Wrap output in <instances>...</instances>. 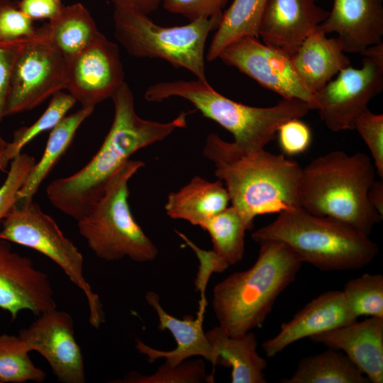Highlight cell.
I'll use <instances>...</instances> for the list:
<instances>
[{"label":"cell","mask_w":383,"mask_h":383,"mask_svg":"<svg viewBox=\"0 0 383 383\" xmlns=\"http://www.w3.org/2000/svg\"><path fill=\"white\" fill-rule=\"evenodd\" d=\"M114 116L101 147L82 169L52 181L46 189L51 204L74 219L85 216L101 197L114 174L139 150L187 126L191 111H181L169 122L140 117L131 89L125 82L112 96Z\"/></svg>","instance_id":"obj_1"},{"label":"cell","mask_w":383,"mask_h":383,"mask_svg":"<svg viewBox=\"0 0 383 383\" xmlns=\"http://www.w3.org/2000/svg\"><path fill=\"white\" fill-rule=\"evenodd\" d=\"M203 154L228 190L230 201L248 230L255 217L300 206L299 186L302 167L283 155L265 150L245 152L233 142L209 133Z\"/></svg>","instance_id":"obj_2"},{"label":"cell","mask_w":383,"mask_h":383,"mask_svg":"<svg viewBox=\"0 0 383 383\" xmlns=\"http://www.w3.org/2000/svg\"><path fill=\"white\" fill-rule=\"evenodd\" d=\"M258 244L255 263L246 270L230 274L213 289V313L218 326L229 336L260 328L303 264L280 242L264 240Z\"/></svg>","instance_id":"obj_3"},{"label":"cell","mask_w":383,"mask_h":383,"mask_svg":"<svg viewBox=\"0 0 383 383\" xmlns=\"http://www.w3.org/2000/svg\"><path fill=\"white\" fill-rule=\"evenodd\" d=\"M371 158L357 152L332 151L302 168L299 201L309 213L341 221L370 235L382 220L368 200L375 181Z\"/></svg>","instance_id":"obj_4"},{"label":"cell","mask_w":383,"mask_h":383,"mask_svg":"<svg viewBox=\"0 0 383 383\" xmlns=\"http://www.w3.org/2000/svg\"><path fill=\"white\" fill-rule=\"evenodd\" d=\"M251 237L257 243L280 242L303 263L322 271L362 269L373 261L379 251L368 235L301 207L279 213L274 221L254 231Z\"/></svg>","instance_id":"obj_5"},{"label":"cell","mask_w":383,"mask_h":383,"mask_svg":"<svg viewBox=\"0 0 383 383\" xmlns=\"http://www.w3.org/2000/svg\"><path fill=\"white\" fill-rule=\"evenodd\" d=\"M145 99L161 102L171 97L187 100L202 115L230 132L233 141L245 152H257L276 136L288 120L305 116L311 106L301 100L283 99L270 107H255L233 101L199 79L161 82L150 86Z\"/></svg>","instance_id":"obj_6"},{"label":"cell","mask_w":383,"mask_h":383,"mask_svg":"<svg viewBox=\"0 0 383 383\" xmlns=\"http://www.w3.org/2000/svg\"><path fill=\"white\" fill-rule=\"evenodd\" d=\"M144 166L141 160H128L109 179L90 211L77 221L80 235L101 260L128 257L148 262L158 255L157 246L133 216L128 202V182Z\"/></svg>","instance_id":"obj_7"},{"label":"cell","mask_w":383,"mask_h":383,"mask_svg":"<svg viewBox=\"0 0 383 383\" xmlns=\"http://www.w3.org/2000/svg\"><path fill=\"white\" fill-rule=\"evenodd\" d=\"M113 16L115 38L129 55L162 59L208 82L206 42L210 32L217 29L223 15L172 27L158 26L146 15L120 7H114Z\"/></svg>","instance_id":"obj_8"},{"label":"cell","mask_w":383,"mask_h":383,"mask_svg":"<svg viewBox=\"0 0 383 383\" xmlns=\"http://www.w3.org/2000/svg\"><path fill=\"white\" fill-rule=\"evenodd\" d=\"M1 224L0 239L35 250L62 268L85 295L89 323L99 328L105 321L103 306L84 277L83 255L55 221L31 199L16 201Z\"/></svg>","instance_id":"obj_9"},{"label":"cell","mask_w":383,"mask_h":383,"mask_svg":"<svg viewBox=\"0 0 383 383\" xmlns=\"http://www.w3.org/2000/svg\"><path fill=\"white\" fill-rule=\"evenodd\" d=\"M67 67L48 35L23 44L12 67L4 117L31 110L65 89Z\"/></svg>","instance_id":"obj_10"},{"label":"cell","mask_w":383,"mask_h":383,"mask_svg":"<svg viewBox=\"0 0 383 383\" xmlns=\"http://www.w3.org/2000/svg\"><path fill=\"white\" fill-rule=\"evenodd\" d=\"M218 58L283 99L301 100L316 110L314 95L302 82L291 57L260 42L258 38L246 36L233 42Z\"/></svg>","instance_id":"obj_11"},{"label":"cell","mask_w":383,"mask_h":383,"mask_svg":"<svg viewBox=\"0 0 383 383\" xmlns=\"http://www.w3.org/2000/svg\"><path fill=\"white\" fill-rule=\"evenodd\" d=\"M382 89L383 67L365 57L361 68L348 66L314 94L316 110L329 130H354L357 116Z\"/></svg>","instance_id":"obj_12"},{"label":"cell","mask_w":383,"mask_h":383,"mask_svg":"<svg viewBox=\"0 0 383 383\" xmlns=\"http://www.w3.org/2000/svg\"><path fill=\"white\" fill-rule=\"evenodd\" d=\"M118 45L102 33L67 62L65 89L82 108L94 107L112 98L125 82Z\"/></svg>","instance_id":"obj_13"},{"label":"cell","mask_w":383,"mask_h":383,"mask_svg":"<svg viewBox=\"0 0 383 383\" xmlns=\"http://www.w3.org/2000/svg\"><path fill=\"white\" fill-rule=\"evenodd\" d=\"M18 336L30 352L37 351L45 357L60 382H85L84 357L68 313L57 309L45 311Z\"/></svg>","instance_id":"obj_14"},{"label":"cell","mask_w":383,"mask_h":383,"mask_svg":"<svg viewBox=\"0 0 383 383\" xmlns=\"http://www.w3.org/2000/svg\"><path fill=\"white\" fill-rule=\"evenodd\" d=\"M56 307L48 274L0 239V309L15 319L23 310L39 316Z\"/></svg>","instance_id":"obj_15"},{"label":"cell","mask_w":383,"mask_h":383,"mask_svg":"<svg viewBox=\"0 0 383 383\" xmlns=\"http://www.w3.org/2000/svg\"><path fill=\"white\" fill-rule=\"evenodd\" d=\"M316 0H267L258 37L289 56L327 18Z\"/></svg>","instance_id":"obj_16"},{"label":"cell","mask_w":383,"mask_h":383,"mask_svg":"<svg viewBox=\"0 0 383 383\" xmlns=\"http://www.w3.org/2000/svg\"><path fill=\"white\" fill-rule=\"evenodd\" d=\"M145 300L156 312L160 331L167 330L176 341V347L172 350H160L135 340V347L141 354L147 357L150 363L157 359L165 358V363L177 365L187 358L199 356L217 365V355L209 342L203 328L206 303H200L196 318L187 315L179 319L168 313L160 304V296L152 291L147 292Z\"/></svg>","instance_id":"obj_17"},{"label":"cell","mask_w":383,"mask_h":383,"mask_svg":"<svg viewBox=\"0 0 383 383\" xmlns=\"http://www.w3.org/2000/svg\"><path fill=\"white\" fill-rule=\"evenodd\" d=\"M356 321L348 310L342 291H327L307 303L290 321L283 323L279 333L265 340L262 346L268 357H274L299 340Z\"/></svg>","instance_id":"obj_18"},{"label":"cell","mask_w":383,"mask_h":383,"mask_svg":"<svg viewBox=\"0 0 383 383\" xmlns=\"http://www.w3.org/2000/svg\"><path fill=\"white\" fill-rule=\"evenodd\" d=\"M309 339L344 353L370 382H383V317L370 316Z\"/></svg>","instance_id":"obj_19"},{"label":"cell","mask_w":383,"mask_h":383,"mask_svg":"<svg viewBox=\"0 0 383 383\" xmlns=\"http://www.w3.org/2000/svg\"><path fill=\"white\" fill-rule=\"evenodd\" d=\"M383 0H333L332 10L319 26L326 33H335L345 52L360 53L382 42Z\"/></svg>","instance_id":"obj_20"},{"label":"cell","mask_w":383,"mask_h":383,"mask_svg":"<svg viewBox=\"0 0 383 383\" xmlns=\"http://www.w3.org/2000/svg\"><path fill=\"white\" fill-rule=\"evenodd\" d=\"M326 35L318 26L291 56L298 74L313 95L350 65L338 39Z\"/></svg>","instance_id":"obj_21"},{"label":"cell","mask_w":383,"mask_h":383,"mask_svg":"<svg viewBox=\"0 0 383 383\" xmlns=\"http://www.w3.org/2000/svg\"><path fill=\"white\" fill-rule=\"evenodd\" d=\"M229 202L230 196L222 181L211 182L195 176L179 190L169 194L165 209L170 218L200 227L226 209Z\"/></svg>","instance_id":"obj_22"},{"label":"cell","mask_w":383,"mask_h":383,"mask_svg":"<svg viewBox=\"0 0 383 383\" xmlns=\"http://www.w3.org/2000/svg\"><path fill=\"white\" fill-rule=\"evenodd\" d=\"M205 333L217 355V365L231 368L232 383L267 382L264 371L267 362L257 353L253 332L229 336L217 326Z\"/></svg>","instance_id":"obj_23"},{"label":"cell","mask_w":383,"mask_h":383,"mask_svg":"<svg viewBox=\"0 0 383 383\" xmlns=\"http://www.w3.org/2000/svg\"><path fill=\"white\" fill-rule=\"evenodd\" d=\"M48 40L67 62L90 46L101 34L89 11L80 3L63 6L48 23Z\"/></svg>","instance_id":"obj_24"},{"label":"cell","mask_w":383,"mask_h":383,"mask_svg":"<svg viewBox=\"0 0 383 383\" xmlns=\"http://www.w3.org/2000/svg\"><path fill=\"white\" fill-rule=\"evenodd\" d=\"M94 109V107L82 108L65 116L51 129L44 152L18 191L16 201L33 199L41 183L71 145L79 126L90 116Z\"/></svg>","instance_id":"obj_25"},{"label":"cell","mask_w":383,"mask_h":383,"mask_svg":"<svg viewBox=\"0 0 383 383\" xmlns=\"http://www.w3.org/2000/svg\"><path fill=\"white\" fill-rule=\"evenodd\" d=\"M281 383H370L342 351L333 348L300 360L290 377Z\"/></svg>","instance_id":"obj_26"},{"label":"cell","mask_w":383,"mask_h":383,"mask_svg":"<svg viewBox=\"0 0 383 383\" xmlns=\"http://www.w3.org/2000/svg\"><path fill=\"white\" fill-rule=\"evenodd\" d=\"M267 0H234L223 13L211 40L206 60L212 62L233 42L246 36L258 38Z\"/></svg>","instance_id":"obj_27"},{"label":"cell","mask_w":383,"mask_h":383,"mask_svg":"<svg viewBox=\"0 0 383 383\" xmlns=\"http://www.w3.org/2000/svg\"><path fill=\"white\" fill-rule=\"evenodd\" d=\"M210 235L214 252L229 266L238 263L245 253V235L248 230L233 206H228L201 226Z\"/></svg>","instance_id":"obj_28"},{"label":"cell","mask_w":383,"mask_h":383,"mask_svg":"<svg viewBox=\"0 0 383 383\" xmlns=\"http://www.w3.org/2000/svg\"><path fill=\"white\" fill-rule=\"evenodd\" d=\"M76 102L71 94L62 91L52 95L48 106L32 125L21 127L14 131L12 140L7 142L0 152V170L5 172L11 161L21 153L22 149L35 137L53 128Z\"/></svg>","instance_id":"obj_29"},{"label":"cell","mask_w":383,"mask_h":383,"mask_svg":"<svg viewBox=\"0 0 383 383\" xmlns=\"http://www.w3.org/2000/svg\"><path fill=\"white\" fill-rule=\"evenodd\" d=\"M24 341L13 335H0V383L43 382L45 372L29 357Z\"/></svg>","instance_id":"obj_30"},{"label":"cell","mask_w":383,"mask_h":383,"mask_svg":"<svg viewBox=\"0 0 383 383\" xmlns=\"http://www.w3.org/2000/svg\"><path fill=\"white\" fill-rule=\"evenodd\" d=\"M349 311L360 316L383 317V276L365 273L348 280L342 290Z\"/></svg>","instance_id":"obj_31"},{"label":"cell","mask_w":383,"mask_h":383,"mask_svg":"<svg viewBox=\"0 0 383 383\" xmlns=\"http://www.w3.org/2000/svg\"><path fill=\"white\" fill-rule=\"evenodd\" d=\"M213 375H207L203 359L183 361L177 365L165 362L151 374H142L137 372L128 373L122 383H201L213 382Z\"/></svg>","instance_id":"obj_32"},{"label":"cell","mask_w":383,"mask_h":383,"mask_svg":"<svg viewBox=\"0 0 383 383\" xmlns=\"http://www.w3.org/2000/svg\"><path fill=\"white\" fill-rule=\"evenodd\" d=\"M48 35V23L35 27L17 1L0 0V43H19Z\"/></svg>","instance_id":"obj_33"},{"label":"cell","mask_w":383,"mask_h":383,"mask_svg":"<svg viewBox=\"0 0 383 383\" xmlns=\"http://www.w3.org/2000/svg\"><path fill=\"white\" fill-rule=\"evenodd\" d=\"M35 164L33 157L20 153L10 164L6 177L0 187V223L17 200V194Z\"/></svg>","instance_id":"obj_34"},{"label":"cell","mask_w":383,"mask_h":383,"mask_svg":"<svg viewBox=\"0 0 383 383\" xmlns=\"http://www.w3.org/2000/svg\"><path fill=\"white\" fill-rule=\"evenodd\" d=\"M370 151L377 174L383 178V115L368 108L356 118L354 126Z\"/></svg>","instance_id":"obj_35"},{"label":"cell","mask_w":383,"mask_h":383,"mask_svg":"<svg viewBox=\"0 0 383 383\" xmlns=\"http://www.w3.org/2000/svg\"><path fill=\"white\" fill-rule=\"evenodd\" d=\"M176 233L191 248L199 260V265L194 280L196 292H200V302H206L205 291L213 273H222L229 265L219 257L213 250H205L194 244L184 233L175 230Z\"/></svg>","instance_id":"obj_36"},{"label":"cell","mask_w":383,"mask_h":383,"mask_svg":"<svg viewBox=\"0 0 383 383\" xmlns=\"http://www.w3.org/2000/svg\"><path fill=\"white\" fill-rule=\"evenodd\" d=\"M228 0H162L164 9L192 21L223 15Z\"/></svg>","instance_id":"obj_37"},{"label":"cell","mask_w":383,"mask_h":383,"mask_svg":"<svg viewBox=\"0 0 383 383\" xmlns=\"http://www.w3.org/2000/svg\"><path fill=\"white\" fill-rule=\"evenodd\" d=\"M277 134L282 152L288 155L305 152L311 143L310 128L300 118H292L282 124Z\"/></svg>","instance_id":"obj_38"},{"label":"cell","mask_w":383,"mask_h":383,"mask_svg":"<svg viewBox=\"0 0 383 383\" xmlns=\"http://www.w3.org/2000/svg\"><path fill=\"white\" fill-rule=\"evenodd\" d=\"M28 41L0 43V124L4 117V109L12 67L21 48ZM6 144L7 141L1 137L0 133V152Z\"/></svg>","instance_id":"obj_39"},{"label":"cell","mask_w":383,"mask_h":383,"mask_svg":"<svg viewBox=\"0 0 383 383\" xmlns=\"http://www.w3.org/2000/svg\"><path fill=\"white\" fill-rule=\"evenodd\" d=\"M19 9L30 20L51 21L62 11L64 5L61 0H19Z\"/></svg>","instance_id":"obj_40"},{"label":"cell","mask_w":383,"mask_h":383,"mask_svg":"<svg viewBox=\"0 0 383 383\" xmlns=\"http://www.w3.org/2000/svg\"><path fill=\"white\" fill-rule=\"evenodd\" d=\"M114 7H120L135 11L144 15L154 12L157 9L162 0H111Z\"/></svg>","instance_id":"obj_41"},{"label":"cell","mask_w":383,"mask_h":383,"mask_svg":"<svg viewBox=\"0 0 383 383\" xmlns=\"http://www.w3.org/2000/svg\"><path fill=\"white\" fill-rule=\"evenodd\" d=\"M368 200L373 209L383 217V182L382 179L373 182L368 191Z\"/></svg>","instance_id":"obj_42"},{"label":"cell","mask_w":383,"mask_h":383,"mask_svg":"<svg viewBox=\"0 0 383 383\" xmlns=\"http://www.w3.org/2000/svg\"><path fill=\"white\" fill-rule=\"evenodd\" d=\"M360 55L372 60L378 66L383 67V43L381 42L366 48Z\"/></svg>","instance_id":"obj_43"}]
</instances>
